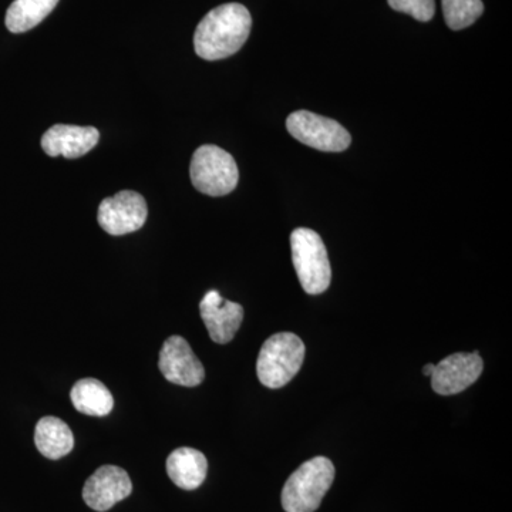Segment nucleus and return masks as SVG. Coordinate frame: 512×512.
<instances>
[{
	"label": "nucleus",
	"instance_id": "nucleus-12",
	"mask_svg": "<svg viewBox=\"0 0 512 512\" xmlns=\"http://www.w3.org/2000/svg\"><path fill=\"white\" fill-rule=\"evenodd\" d=\"M100 133L94 127L66 126L56 124L42 137L43 151L50 157H83L99 143Z\"/></svg>",
	"mask_w": 512,
	"mask_h": 512
},
{
	"label": "nucleus",
	"instance_id": "nucleus-4",
	"mask_svg": "<svg viewBox=\"0 0 512 512\" xmlns=\"http://www.w3.org/2000/svg\"><path fill=\"white\" fill-rule=\"evenodd\" d=\"M291 249L293 266L303 291L309 295L328 291L332 269L328 251L318 232L308 228L295 229L291 235Z\"/></svg>",
	"mask_w": 512,
	"mask_h": 512
},
{
	"label": "nucleus",
	"instance_id": "nucleus-9",
	"mask_svg": "<svg viewBox=\"0 0 512 512\" xmlns=\"http://www.w3.org/2000/svg\"><path fill=\"white\" fill-rule=\"evenodd\" d=\"M483 370V359L478 352L454 353L434 367L431 386L441 396L461 393L477 382Z\"/></svg>",
	"mask_w": 512,
	"mask_h": 512
},
{
	"label": "nucleus",
	"instance_id": "nucleus-14",
	"mask_svg": "<svg viewBox=\"0 0 512 512\" xmlns=\"http://www.w3.org/2000/svg\"><path fill=\"white\" fill-rule=\"evenodd\" d=\"M35 444L42 456L59 460L72 453L74 436L70 427L57 417L46 416L37 421Z\"/></svg>",
	"mask_w": 512,
	"mask_h": 512
},
{
	"label": "nucleus",
	"instance_id": "nucleus-2",
	"mask_svg": "<svg viewBox=\"0 0 512 512\" xmlns=\"http://www.w3.org/2000/svg\"><path fill=\"white\" fill-rule=\"evenodd\" d=\"M335 480V467L326 457L303 463L286 481L282 507L286 512H315Z\"/></svg>",
	"mask_w": 512,
	"mask_h": 512
},
{
	"label": "nucleus",
	"instance_id": "nucleus-1",
	"mask_svg": "<svg viewBox=\"0 0 512 512\" xmlns=\"http://www.w3.org/2000/svg\"><path fill=\"white\" fill-rule=\"evenodd\" d=\"M249 10L239 3H227L212 9L194 35L195 53L204 60L227 59L241 50L251 33Z\"/></svg>",
	"mask_w": 512,
	"mask_h": 512
},
{
	"label": "nucleus",
	"instance_id": "nucleus-11",
	"mask_svg": "<svg viewBox=\"0 0 512 512\" xmlns=\"http://www.w3.org/2000/svg\"><path fill=\"white\" fill-rule=\"evenodd\" d=\"M200 313L210 338L220 345L235 338L244 320V308L239 303L222 298L218 291H210L204 296Z\"/></svg>",
	"mask_w": 512,
	"mask_h": 512
},
{
	"label": "nucleus",
	"instance_id": "nucleus-19",
	"mask_svg": "<svg viewBox=\"0 0 512 512\" xmlns=\"http://www.w3.org/2000/svg\"><path fill=\"white\" fill-rule=\"evenodd\" d=\"M434 367H436V365H433V363H427V365L423 367L424 376L431 377V375H433L434 372Z\"/></svg>",
	"mask_w": 512,
	"mask_h": 512
},
{
	"label": "nucleus",
	"instance_id": "nucleus-8",
	"mask_svg": "<svg viewBox=\"0 0 512 512\" xmlns=\"http://www.w3.org/2000/svg\"><path fill=\"white\" fill-rule=\"evenodd\" d=\"M158 367L168 382L178 386H200L205 379L204 366L192 352L190 343L181 336H171L165 340Z\"/></svg>",
	"mask_w": 512,
	"mask_h": 512
},
{
	"label": "nucleus",
	"instance_id": "nucleus-7",
	"mask_svg": "<svg viewBox=\"0 0 512 512\" xmlns=\"http://www.w3.org/2000/svg\"><path fill=\"white\" fill-rule=\"evenodd\" d=\"M147 202L136 191H120L101 202L97 221L107 234L114 237L131 234L146 224Z\"/></svg>",
	"mask_w": 512,
	"mask_h": 512
},
{
	"label": "nucleus",
	"instance_id": "nucleus-16",
	"mask_svg": "<svg viewBox=\"0 0 512 512\" xmlns=\"http://www.w3.org/2000/svg\"><path fill=\"white\" fill-rule=\"evenodd\" d=\"M59 0H15L6 13V28L25 33L36 28L56 8Z\"/></svg>",
	"mask_w": 512,
	"mask_h": 512
},
{
	"label": "nucleus",
	"instance_id": "nucleus-18",
	"mask_svg": "<svg viewBox=\"0 0 512 512\" xmlns=\"http://www.w3.org/2000/svg\"><path fill=\"white\" fill-rule=\"evenodd\" d=\"M387 2L393 10L407 13L419 22H430L436 13L434 0H387Z\"/></svg>",
	"mask_w": 512,
	"mask_h": 512
},
{
	"label": "nucleus",
	"instance_id": "nucleus-5",
	"mask_svg": "<svg viewBox=\"0 0 512 512\" xmlns=\"http://www.w3.org/2000/svg\"><path fill=\"white\" fill-rule=\"evenodd\" d=\"M190 175L192 185L202 194L222 197L237 188L238 165L234 157L217 146H201L192 156Z\"/></svg>",
	"mask_w": 512,
	"mask_h": 512
},
{
	"label": "nucleus",
	"instance_id": "nucleus-17",
	"mask_svg": "<svg viewBox=\"0 0 512 512\" xmlns=\"http://www.w3.org/2000/svg\"><path fill=\"white\" fill-rule=\"evenodd\" d=\"M441 5L447 26L453 30L474 25L484 13V3L481 0H441Z\"/></svg>",
	"mask_w": 512,
	"mask_h": 512
},
{
	"label": "nucleus",
	"instance_id": "nucleus-15",
	"mask_svg": "<svg viewBox=\"0 0 512 512\" xmlns=\"http://www.w3.org/2000/svg\"><path fill=\"white\" fill-rule=\"evenodd\" d=\"M70 399L74 409L86 416H107L114 406L113 394L100 380L93 377H87L74 384Z\"/></svg>",
	"mask_w": 512,
	"mask_h": 512
},
{
	"label": "nucleus",
	"instance_id": "nucleus-6",
	"mask_svg": "<svg viewBox=\"0 0 512 512\" xmlns=\"http://www.w3.org/2000/svg\"><path fill=\"white\" fill-rule=\"evenodd\" d=\"M286 128L291 136L305 146L326 151V153H340L348 150L352 143L348 130L340 126L338 121L319 116L311 111L299 110L292 113L286 120Z\"/></svg>",
	"mask_w": 512,
	"mask_h": 512
},
{
	"label": "nucleus",
	"instance_id": "nucleus-3",
	"mask_svg": "<svg viewBox=\"0 0 512 512\" xmlns=\"http://www.w3.org/2000/svg\"><path fill=\"white\" fill-rule=\"evenodd\" d=\"M305 360V345L295 333H276L266 339L256 362L259 382L269 389H281L298 375Z\"/></svg>",
	"mask_w": 512,
	"mask_h": 512
},
{
	"label": "nucleus",
	"instance_id": "nucleus-10",
	"mask_svg": "<svg viewBox=\"0 0 512 512\" xmlns=\"http://www.w3.org/2000/svg\"><path fill=\"white\" fill-rule=\"evenodd\" d=\"M133 491L127 471L117 466L100 467L83 487V500L94 511H109Z\"/></svg>",
	"mask_w": 512,
	"mask_h": 512
},
{
	"label": "nucleus",
	"instance_id": "nucleus-13",
	"mask_svg": "<svg viewBox=\"0 0 512 512\" xmlns=\"http://www.w3.org/2000/svg\"><path fill=\"white\" fill-rule=\"evenodd\" d=\"M207 471V458L195 448H177L167 458L168 477L183 490H197L204 483Z\"/></svg>",
	"mask_w": 512,
	"mask_h": 512
}]
</instances>
